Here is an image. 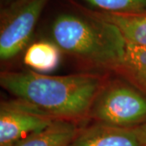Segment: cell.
Listing matches in <instances>:
<instances>
[{
	"mask_svg": "<svg viewBox=\"0 0 146 146\" xmlns=\"http://www.w3.org/2000/svg\"><path fill=\"white\" fill-rule=\"evenodd\" d=\"M49 0H15L2 7L0 58L10 60L26 48Z\"/></svg>",
	"mask_w": 146,
	"mask_h": 146,
	"instance_id": "4",
	"label": "cell"
},
{
	"mask_svg": "<svg viewBox=\"0 0 146 146\" xmlns=\"http://www.w3.org/2000/svg\"><path fill=\"white\" fill-rule=\"evenodd\" d=\"M79 131L76 122L55 120L46 127L9 146H69Z\"/></svg>",
	"mask_w": 146,
	"mask_h": 146,
	"instance_id": "8",
	"label": "cell"
},
{
	"mask_svg": "<svg viewBox=\"0 0 146 146\" xmlns=\"http://www.w3.org/2000/svg\"><path fill=\"white\" fill-rule=\"evenodd\" d=\"M69 146H146L136 127L125 128L94 123L79 131Z\"/></svg>",
	"mask_w": 146,
	"mask_h": 146,
	"instance_id": "6",
	"label": "cell"
},
{
	"mask_svg": "<svg viewBox=\"0 0 146 146\" xmlns=\"http://www.w3.org/2000/svg\"><path fill=\"white\" fill-rule=\"evenodd\" d=\"M15 0H1V4H2V7H5V6L10 4L11 3L14 2Z\"/></svg>",
	"mask_w": 146,
	"mask_h": 146,
	"instance_id": "13",
	"label": "cell"
},
{
	"mask_svg": "<svg viewBox=\"0 0 146 146\" xmlns=\"http://www.w3.org/2000/svg\"><path fill=\"white\" fill-rule=\"evenodd\" d=\"M105 81L91 73L51 76L30 70L4 72L0 76L1 86L16 99L53 119L76 123L89 117Z\"/></svg>",
	"mask_w": 146,
	"mask_h": 146,
	"instance_id": "1",
	"label": "cell"
},
{
	"mask_svg": "<svg viewBox=\"0 0 146 146\" xmlns=\"http://www.w3.org/2000/svg\"><path fill=\"white\" fill-rule=\"evenodd\" d=\"M115 72L146 95V47L126 44L123 61Z\"/></svg>",
	"mask_w": 146,
	"mask_h": 146,
	"instance_id": "10",
	"label": "cell"
},
{
	"mask_svg": "<svg viewBox=\"0 0 146 146\" xmlns=\"http://www.w3.org/2000/svg\"><path fill=\"white\" fill-rule=\"evenodd\" d=\"M54 121L22 101L3 102L0 108V146L11 145Z\"/></svg>",
	"mask_w": 146,
	"mask_h": 146,
	"instance_id": "5",
	"label": "cell"
},
{
	"mask_svg": "<svg viewBox=\"0 0 146 146\" xmlns=\"http://www.w3.org/2000/svg\"><path fill=\"white\" fill-rule=\"evenodd\" d=\"M52 41L59 49L93 67L115 71L124 56L126 42L118 29L92 13L60 14L51 25Z\"/></svg>",
	"mask_w": 146,
	"mask_h": 146,
	"instance_id": "2",
	"label": "cell"
},
{
	"mask_svg": "<svg viewBox=\"0 0 146 146\" xmlns=\"http://www.w3.org/2000/svg\"><path fill=\"white\" fill-rule=\"evenodd\" d=\"M61 51L53 41H38L26 48L24 63L36 72H51L57 69L60 63Z\"/></svg>",
	"mask_w": 146,
	"mask_h": 146,
	"instance_id": "9",
	"label": "cell"
},
{
	"mask_svg": "<svg viewBox=\"0 0 146 146\" xmlns=\"http://www.w3.org/2000/svg\"><path fill=\"white\" fill-rule=\"evenodd\" d=\"M89 117L106 125L137 127L146 123V95L125 80L105 81Z\"/></svg>",
	"mask_w": 146,
	"mask_h": 146,
	"instance_id": "3",
	"label": "cell"
},
{
	"mask_svg": "<svg viewBox=\"0 0 146 146\" xmlns=\"http://www.w3.org/2000/svg\"><path fill=\"white\" fill-rule=\"evenodd\" d=\"M92 14L116 27L127 45L146 47V11L137 13L98 11Z\"/></svg>",
	"mask_w": 146,
	"mask_h": 146,
	"instance_id": "7",
	"label": "cell"
},
{
	"mask_svg": "<svg viewBox=\"0 0 146 146\" xmlns=\"http://www.w3.org/2000/svg\"><path fill=\"white\" fill-rule=\"evenodd\" d=\"M102 12L137 13L146 11V0H84Z\"/></svg>",
	"mask_w": 146,
	"mask_h": 146,
	"instance_id": "11",
	"label": "cell"
},
{
	"mask_svg": "<svg viewBox=\"0 0 146 146\" xmlns=\"http://www.w3.org/2000/svg\"><path fill=\"white\" fill-rule=\"evenodd\" d=\"M136 131L139 134V136L141 138V140L143 141V143L146 145V123L136 127Z\"/></svg>",
	"mask_w": 146,
	"mask_h": 146,
	"instance_id": "12",
	"label": "cell"
}]
</instances>
